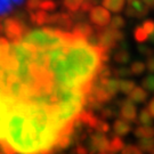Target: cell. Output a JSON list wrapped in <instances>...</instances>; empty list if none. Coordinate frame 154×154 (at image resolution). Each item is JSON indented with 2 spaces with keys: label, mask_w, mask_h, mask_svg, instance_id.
<instances>
[{
  "label": "cell",
  "mask_w": 154,
  "mask_h": 154,
  "mask_svg": "<svg viewBox=\"0 0 154 154\" xmlns=\"http://www.w3.org/2000/svg\"><path fill=\"white\" fill-rule=\"evenodd\" d=\"M110 50L72 33L71 38L48 51V70L56 86L90 91L99 69L109 61Z\"/></svg>",
  "instance_id": "6da1fadb"
},
{
  "label": "cell",
  "mask_w": 154,
  "mask_h": 154,
  "mask_svg": "<svg viewBox=\"0 0 154 154\" xmlns=\"http://www.w3.org/2000/svg\"><path fill=\"white\" fill-rule=\"evenodd\" d=\"M71 35L72 32L63 31L60 29L42 28L29 30L21 40L35 49L49 51L66 42L71 38Z\"/></svg>",
  "instance_id": "7a4b0ae2"
},
{
  "label": "cell",
  "mask_w": 154,
  "mask_h": 154,
  "mask_svg": "<svg viewBox=\"0 0 154 154\" xmlns=\"http://www.w3.org/2000/svg\"><path fill=\"white\" fill-rule=\"evenodd\" d=\"M125 41V34L120 30H116L110 26L99 29L97 32L89 39L90 44L95 46H99L100 48L106 50H111L116 48L118 45Z\"/></svg>",
  "instance_id": "3957f363"
},
{
  "label": "cell",
  "mask_w": 154,
  "mask_h": 154,
  "mask_svg": "<svg viewBox=\"0 0 154 154\" xmlns=\"http://www.w3.org/2000/svg\"><path fill=\"white\" fill-rule=\"evenodd\" d=\"M29 31L25 22L20 21L15 16L7 17L4 22V32L9 41L21 40L22 37Z\"/></svg>",
  "instance_id": "277c9868"
},
{
  "label": "cell",
  "mask_w": 154,
  "mask_h": 154,
  "mask_svg": "<svg viewBox=\"0 0 154 154\" xmlns=\"http://www.w3.org/2000/svg\"><path fill=\"white\" fill-rule=\"evenodd\" d=\"M111 14L105 7L95 6L91 11H89V21L95 24L97 28L103 29L109 26L111 23Z\"/></svg>",
  "instance_id": "5b68a950"
},
{
  "label": "cell",
  "mask_w": 154,
  "mask_h": 154,
  "mask_svg": "<svg viewBox=\"0 0 154 154\" xmlns=\"http://www.w3.org/2000/svg\"><path fill=\"white\" fill-rule=\"evenodd\" d=\"M127 7H126V15L129 17H140L146 16L149 14V8L144 5L142 0H126Z\"/></svg>",
  "instance_id": "8992f818"
},
{
  "label": "cell",
  "mask_w": 154,
  "mask_h": 154,
  "mask_svg": "<svg viewBox=\"0 0 154 154\" xmlns=\"http://www.w3.org/2000/svg\"><path fill=\"white\" fill-rule=\"evenodd\" d=\"M73 23L74 21L72 20L71 13H55V14H51L49 18V24L61 26L65 31L70 30V29L72 30Z\"/></svg>",
  "instance_id": "52a82bcc"
},
{
  "label": "cell",
  "mask_w": 154,
  "mask_h": 154,
  "mask_svg": "<svg viewBox=\"0 0 154 154\" xmlns=\"http://www.w3.org/2000/svg\"><path fill=\"white\" fill-rule=\"evenodd\" d=\"M71 32L79 35V37H82V38L87 39V40H89L96 33L93 26L87 22L75 23V25H73V28H72Z\"/></svg>",
  "instance_id": "ba28073f"
},
{
  "label": "cell",
  "mask_w": 154,
  "mask_h": 154,
  "mask_svg": "<svg viewBox=\"0 0 154 154\" xmlns=\"http://www.w3.org/2000/svg\"><path fill=\"white\" fill-rule=\"evenodd\" d=\"M121 116L128 121H135L136 120V106L131 100L127 99L121 103Z\"/></svg>",
  "instance_id": "9c48e42d"
},
{
  "label": "cell",
  "mask_w": 154,
  "mask_h": 154,
  "mask_svg": "<svg viewBox=\"0 0 154 154\" xmlns=\"http://www.w3.org/2000/svg\"><path fill=\"white\" fill-rule=\"evenodd\" d=\"M30 21L32 24L37 25V26H41V25H45V24H49V18L50 15L45 11H41V9H37L34 11H30Z\"/></svg>",
  "instance_id": "30bf717a"
},
{
  "label": "cell",
  "mask_w": 154,
  "mask_h": 154,
  "mask_svg": "<svg viewBox=\"0 0 154 154\" xmlns=\"http://www.w3.org/2000/svg\"><path fill=\"white\" fill-rule=\"evenodd\" d=\"M126 42L125 41H122L120 44L118 45V50H116V53H114V55H113V58H114V61L116 63H119V64H127L128 62L130 61V53L126 49Z\"/></svg>",
  "instance_id": "8fae6325"
},
{
  "label": "cell",
  "mask_w": 154,
  "mask_h": 154,
  "mask_svg": "<svg viewBox=\"0 0 154 154\" xmlns=\"http://www.w3.org/2000/svg\"><path fill=\"white\" fill-rule=\"evenodd\" d=\"M25 0H0V17L9 15L16 6L23 5Z\"/></svg>",
  "instance_id": "7c38bea8"
},
{
  "label": "cell",
  "mask_w": 154,
  "mask_h": 154,
  "mask_svg": "<svg viewBox=\"0 0 154 154\" xmlns=\"http://www.w3.org/2000/svg\"><path fill=\"white\" fill-rule=\"evenodd\" d=\"M149 97V94L142 87H135V89L128 95V99L135 103H144Z\"/></svg>",
  "instance_id": "4fadbf2b"
},
{
  "label": "cell",
  "mask_w": 154,
  "mask_h": 154,
  "mask_svg": "<svg viewBox=\"0 0 154 154\" xmlns=\"http://www.w3.org/2000/svg\"><path fill=\"white\" fill-rule=\"evenodd\" d=\"M102 4L107 11L120 13L126 5V0H102Z\"/></svg>",
  "instance_id": "5bb4252c"
},
{
  "label": "cell",
  "mask_w": 154,
  "mask_h": 154,
  "mask_svg": "<svg viewBox=\"0 0 154 154\" xmlns=\"http://www.w3.org/2000/svg\"><path fill=\"white\" fill-rule=\"evenodd\" d=\"M106 90L110 93V95H112L113 97L116 96V94L120 91V79L114 78V79H109L106 83L104 85Z\"/></svg>",
  "instance_id": "9a60e30c"
},
{
  "label": "cell",
  "mask_w": 154,
  "mask_h": 154,
  "mask_svg": "<svg viewBox=\"0 0 154 154\" xmlns=\"http://www.w3.org/2000/svg\"><path fill=\"white\" fill-rule=\"evenodd\" d=\"M83 4V0H62V5L64 6L66 11L70 13H77L80 11L81 6Z\"/></svg>",
  "instance_id": "2e32d148"
},
{
  "label": "cell",
  "mask_w": 154,
  "mask_h": 154,
  "mask_svg": "<svg viewBox=\"0 0 154 154\" xmlns=\"http://www.w3.org/2000/svg\"><path fill=\"white\" fill-rule=\"evenodd\" d=\"M134 37L136 39V41L137 42H145L146 40H149V34L146 33V31L144 30V28L142 25H139L137 28L135 29V31H134Z\"/></svg>",
  "instance_id": "e0dca14e"
},
{
  "label": "cell",
  "mask_w": 154,
  "mask_h": 154,
  "mask_svg": "<svg viewBox=\"0 0 154 154\" xmlns=\"http://www.w3.org/2000/svg\"><path fill=\"white\" fill-rule=\"evenodd\" d=\"M135 82L131 81V80H120V91L123 94H127V95H129V94L131 93L132 90L135 89Z\"/></svg>",
  "instance_id": "ac0fdd59"
},
{
  "label": "cell",
  "mask_w": 154,
  "mask_h": 154,
  "mask_svg": "<svg viewBox=\"0 0 154 154\" xmlns=\"http://www.w3.org/2000/svg\"><path fill=\"white\" fill-rule=\"evenodd\" d=\"M130 71H131L132 74H142L146 71V64H144L143 62L140 61H135L134 63H131V66H130Z\"/></svg>",
  "instance_id": "d6986e66"
},
{
  "label": "cell",
  "mask_w": 154,
  "mask_h": 154,
  "mask_svg": "<svg viewBox=\"0 0 154 154\" xmlns=\"http://www.w3.org/2000/svg\"><path fill=\"white\" fill-rule=\"evenodd\" d=\"M39 8L41 11H45L48 13V11H55L56 8H57V4H56L55 1H53V0H42Z\"/></svg>",
  "instance_id": "ffe728a7"
},
{
  "label": "cell",
  "mask_w": 154,
  "mask_h": 154,
  "mask_svg": "<svg viewBox=\"0 0 154 154\" xmlns=\"http://www.w3.org/2000/svg\"><path fill=\"white\" fill-rule=\"evenodd\" d=\"M125 20H123V17H121L120 15H116L114 16L112 20H111V23H110V28L112 29H116V30H120L125 26Z\"/></svg>",
  "instance_id": "44dd1931"
},
{
  "label": "cell",
  "mask_w": 154,
  "mask_h": 154,
  "mask_svg": "<svg viewBox=\"0 0 154 154\" xmlns=\"http://www.w3.org/2000/svg\"><path fill=\"white\" fill-rule=\"evenodd\" d=\"M114 129H116L119 134L125 135V134H127V132L130 130V126H129L127 122L119 120V121L116 122V125H114Z\"/></svg>",
  "instance_id": "7402d4cb"
},
{
  "label": "cell",
  "mask_w": 154,
  "mask_h": 154,
  "mask_svg": "<svg viewBox=\"0 0 154 154\" xmlns=\"http://www.w3.org/2000/svg\"><path fill=\"white\" fill-rule=\"evenodd\" d=\"M140 122L144 125H151L153 121V116H151V113L149 112V110H143L140 112V116H139Z\"/></svg>",
  "instance_id": "603a6c76"
},
{
  "label": "cell",
  "mask_w": 154,
  "mask_h": 154,
  "mask_svg": "<svg viewBox=\"0 0 154 154\" xmlns=\"http://www.w3.org/2000/svg\"><path fill=\"white\" fill-rule=\"evenodd\" d=\"M41 1L42 0H26L25 1V7L29 11H34L40 7Z\"/></svg>",
  "instance_id": "cb8c5ba5"
},
{
  "label": "cell",
  "mask_w": 154,
  "mask_h": 154,
  "mask_svg": "<svg viewBox=\"0 0 154 154\" xmlns=\"http://www.w3.org/2000/svg\"><path fill=\"white\" fill-rule=\"evenodd\" d=\"M143 86L145 90L154 91V75H149L143 80Z\"/></svg>",
  "instance_id": "d4e9b609"
},
{
  "label": "cell",
  "mask_w": 154,
  "mask_h": 154,
  "mask_svg": "<svg viewBox=\"0 0 154 154\" xmlns=\"http://www.w3.org/2000/svg\"><path fill=\"white\" fill-rule=\"evenodd\" d=\"M113 73L116 75V78L119 79V78H126V77H129V75H131L132 73L130 71V69H127V67H120V69H116Z\"/></svg>",
  "instance_id": "484cf974"
},
{
  "label": "cell",
  "mask_w": 154,
  "mask_h": 154,
  "mask_svg": "<svg viewBox=\"0 0 154 154\" xmlns=\"http://www.w3.org/2000/svg\"><path fill=\"white\" fill-rule=\"evenodd\" d=\"M142 26L144 28V30L146 31V33L149 34H152V32L154 31V21L153 20H146L145 22L142 24Z\"/></svg>",
  "instance_id": "4316f807"
},
{
  "label": "cell",
  "mask_w": 154,
  "mask_h": 154,
  "mask_svg": "<svg viewBox=\"0 0 154 154\" xmlns=\"http://www.w3.org/2000/svg\"><path fill=\"white\" fill-rule=\"evenodd\" d=\"M138 50L140 51V54L147 56V57H152L153 56V50L151 49V48H149V47H146V46H139Z\"/></svg>",
  "instance_id": "83f0119b"
},
{
  "label": "cell",
  "mask_w": 154,
  "mask_h": 154,
  "mask_svg": "<svg viewBox=\"0 0 154 154\" xmlns=\"http://www.w3.org/2000/svg\"><path fill=\"white\" fill-rule=\"evenodd\" d=\"M146 69H147V71L154 73V56L149 57V60L146 62Z\"/></svg>",
  "instance_id": "f1b7e54d"
},
{
  "label": "cell",
  "mask_w": 154,
  "mask_h": 154,
  "mask_svg": "<svg viewBox=\"0 0 154 154\" xmlns=\"http://www.w3.org/2000/svg\"><path fill=\"white\" fill-rule=\"evenodd\" d=\"M147 110H149V112L151 113V116H154V97L149 100V105H147Z\"/></svg>",
  "instance_id": "f546056e"
},
{
  "label": "cell",
  "mask_w": 154,
  "mask_h": 154,
  "mask_svg": "<svg viewBox=\"0 0 154 154\" xmlns=\"http://www.w3.org/2000/svg\"><path fill=\"white\" fill-rule=\"evenodd\" d=\"M149 9H154V0H142Z\"/></svg>",
  "instance_id": "4dcf8cb0"
},
{
  "label": "cell",
  "mask_w": 154,
  "mask_h": 154,
  "mask_svg": "<svg viewBox=\"0 0 154 154\" xmlns=\"http://www.w3.org/2000/svg\"><path fill=\"white\" fill-rule=\"evenodd\" d=\"M149 40L151 41V42H152V44H154V31L152 32V34H149Z\"/></svg>",
  "instance_id": "1f68e13d"
},
{
  "label": "cell",
  "mask_w": 154,
  "mask_h": 154,
  "mask_svg": "<svg viewBox=\"0 0 154 154\" xmlns=\"http://www.w3.org/2000/svg\"><path fill=\"white\" fill-rule=\"evenodd\" d=\"M83 1H91V0H83Z\"/></svg>",
  "instance_id": "d6a6232c"
}]
</instances>
